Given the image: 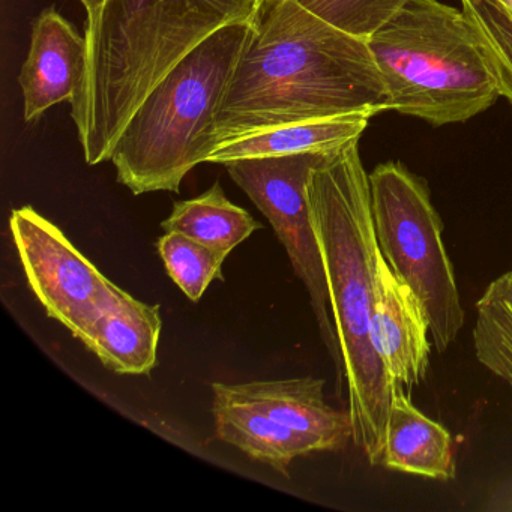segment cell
Here are the masks:
<instances>
[{"instance_id":"cell-8","label":"cell","mask_w":512,"mask_h":512,"mask_svg":"<svg viewBox=\"0 0 512 512\" xmlns=\"http://www.w3.org/2000/svg\"><path fill=\"white\" fill-rule=\"evenodd\" d=\"M10 229L29 287L47 316L80 340L103 313L112 281L31 206L11 212Z\"/></svg>"},{"instance_id":"cell-22","label":"cell","mask_w":512,"mask_h":512,"mask_svg":"<svg viewBox=\"0 0 512 512\" xmlns=\"http://www.w3.org/2000/svg\"><path fill=\"white\" fill-rule=\"evenodd\" d=\"M500 2H502V4H505L506 7L511 8L512 10V0H500Z\"/></svg>"},{"instance_id":"cell-12","label":"cell","mask_w":512,"mask_h":512,"mask_svg":"<svg viewBox=\"0 0 512 512\" xmlns=\"http://www.w3.org/2000/svg\"><path fill=\"white\" fill-rule=\"evenodd\" d=\"M161 328L158 305L145 304L112 283L103 313L80 341L115 373L149 374L158 362Z\"/></svg>"},{"instance_id":"cell-10","label":"cell","mask_w":512,"mask_h":512,"mask_svg":"<svg viewBox=\"0 0 512 512\" xmlns=\"http://www.w3.org/2000/svg\"><path fill=\"white\" fill-rule=\"evenodd\" d=\"M85 61L86 38L55 7L46 8L32 26L31 49L19 76L26 121L74 100Z\"/></svg>"},{"instance_id":"cell-1","label":"cell","mask_w":512,"mask_h":512,"mask_svg":"<svg viewBox=\"0 0 512 512\" xmlns=\"http://www.w3.org/2000/svg\"><path fill=\"white\" fill-rule=\"evenodd\" d=\"M382 112L388 95L367 40L296 0H263L215 118L212 151L283 125Z\"/></svg>"},{"instance_id":"cell-16","label":"cell","mask_w":512,"mask_h":512,"mask_svg":"<svg viewBox=\"0 0 512 512\" xmlns=\"http://www.w3.org/2000/svg\"><path fill=\"white\" fill-rule=\"evenodd\" d=\"M262 227L250 212L227 199L218 182L194 199L176 202L161 223L164 232L182 233L227 256Z\"/></svg>"},{"instance_id":"cell-3","label":"cell","mask_w":512,"mask_h":512,"mask_svg":"<svg viewBox=\"0 0 512 512\" xmlns=\"http://www.w3.org/2000/svg\"><path fill=\"white\" fill-rule=\"evenodd\" d=\"M358 143L326 155L308 178L307 196L343 353L352 442L371 464H380L395 386L374 349L371 331L379 247L370 175Z\"/></svg>"},{"instance_id":"cell-19","label":"cell","mask_w":512,"mask_h":512,"mask_svg":"<svg viewBox=\"0 0 512 512\" xmlns=\"http://www.w3.org/2000/svg\"><path fill=\"white\" fill-rule=\"evenodd\" d=\"M478 32L500 97L512 106V10L500 0H461Z\"/></svg>"},{"instance_id":"cell-7","label":"cell","mask_w":512,"mask_h":512,"mask_svg":"<svg viewBox=\"0 0 512 512\" xmlns=\"http://www.w3.org/2000/svg\"><path fill=\"white\" fill-rule=\"evenodd\" d=\"M331 152H305L280 157L244 158L223 164L236 185L253 200L286 248L293 271L310 295L320 337L335 368L341 397L346 371L329 301L328 280L319 239L311 217L307 182Z\"/></svg>"},{"instance_id":"cell-20","label":"cell","mask_w":512,"mask_h":512,"mask_svg":"<svg viewBox=\"0 0 512 512\" xmlns=\"http://www.w3.org/2000/svg\"><path fill=\"white\" fill-rule=\"evenodd\" d=\"M329 25L368 40L409 0H296Z\"/></svg>"},{"instance_id":"cell-14","label":"cell","mask_w":512,"mask_h":512,"mask_svg":"<svg viewBox=\"0 0 512 512\" xmlns=\"http://www.w3.org/2000/svg\"><path fill=\"white\" fill-rule=\"evenodd\" d=\"M404 388L395 386L386 422L382 464L422 478H455L452 437L445 427L416 409Z\"/></svg>"},{"instance_id":"cell-17","label":"cell","mask_w":512,"mask_h":512,"mask_svg":"<svg viewBox=\"0 0 512 512\" xmlns=\"http://www.w3.org/2000/svg\"><path fill=\"white\" fill-rule=\"evenodd\" d=\"M472 338L479 364L512 388V269L491 281L476 302Z\"/></svg>"},{"instance_id":"cell-11","label":"cell","mask_w":512,"mask_h":512,"mask_svg":"<svg viewBox=\"0 0 512 512\" xmlns=\"http://www.w3.org/2000/svg\"><path fill=\"white\" fill-rule=\"evenodd\" d=\"M233 389L284 427L313 440L320 452L341 451L352 440L349 410L326 403L323 379L259 380L236 383Z\"/></svg>"},{"instance_id":"cell-2","label":"cell","mask_w":512,"mask_h":512,"mask_svg":"<svg viewBox=\"0 0 512 512\" xmlns=\"http://www.w3.org/2000/svg\"><path fill=\"white\" fill-rule=\"evenodd\" d=\"M262 2L104 0L88 16L85 70L71 101L86 163L109 161L149 92L215 32L253 23Z\"/></svg>"},{"instance_id":"cell-5","label":"cell","mask_w":512,"mask_h":512,"mask_svg":"<svg viewBox=\"0 0 512 512\" xmlns=\"http://www.w3.org/2000/svg\"><path fill=\"white\" fill-rule=\"evenodd\" d=\"M367 43L388 112L440 127L469 121L500 97L475 26L439 0H409Z\"/></svg>"},{"instance_id":"cell-4","label":"cell","mask_w":512,"mask_h":512,"mask_svg":"<svg viewBox=\"0 0 512 512\" xmlns=\"http://www.w3.org/2000/svg\"><path fill=\"white\" fill-rule=\"evenodd\" d=\"M251 29L253 23H235L215 32L131 116L110 161L134 196L179 193L185 176L208 161L212 127Z\"/></svg>"},{"instance_id":"cell-13","label":"cell","mask_w":512,"mask_h":512,"mask_svg":"<svg viewBox=\"0 0 512 512\" xmlns=\"http://www.w3.org/2000/svg\"><path fill=\"white\" fill-rule=\"evenodd\" d=\"M212 392L217 436L253 460L289 476L295 458L320 452L313 440L275 421L241 397L233 385L214 383Z\"/></svg>"},{"instance_id":"cell-9","label":"cell","mask_w":512,"mask_h":512,"mask_svg":"<svg viewBox=\"0 0 512 512\" xmlns=\"http://www.w3.org/2000/svg\"><path fill=\"white\" fill-rule=\"evenodd\" d=\"M374 349L394 386L410 391L427 376L431 334L418 296L392 272L380 250L374 275Z\"/></svg>"},{"instance_id":"cell-6","label":"cell","mask_w":512,"mask_h":512,"mask_svg":"<svg viewBox=\"0 0 512 512\" xmlns=\"http://www.w3.org/2000/svg\"><path fill=\"white\" fill-rule=\"evenodd\" d=\"M370 191L377 247L418 296L433 344L445 352L463 329L464 310L427 184L403 164L385 163L370 173Z\"/></svg>"},{"instance_id":"cell-18","label":"cell","mask_w":512,"mask_h":512,"mask_svg":"<svg viewBox=\"0 0 512 512\" xmlns=\"http://www.w3.org/2000/svg\"><path fill=\"white\" fill-rule=\"evenodd\" d=\"M158 253L173 283L190 301L202 299L214 280H221L226 253L194 241L182 233L164 232L157 242Z\"/></svg>"},{"instance_id":"cell-15","label":"cell","mask_w":512,"mask_h":512,"mask_svg":"<svg viewBox=\"0 0 512 512\" xmlns=\"http://www.w3.org/2000/svg\"><path fill=\"white\" fill-rule=\"evenodd\" d=\"M370 119V115L355 113L247 134L218 143L206 163L226 164L244 158L334 152L349 143L359 142Z\"/></svg>"},{"instance_id":"cell-21","label":"cell","mask_w":512,"mask_h":512,"mask_svg":"<svg viewBox=\"0 0 512 512\" xmlns=\"http://www.w3.org/2000/svg\"><path fill=\"white\" fill-rule=\"evenodd\" d=\"M80 2H82L83 7L88 11V16L89 14H94L95 11L104 4V0H80Z\"/></svg>"}]
</instances>
